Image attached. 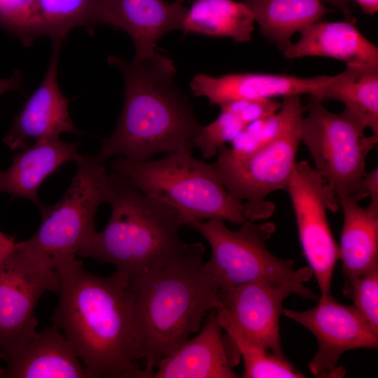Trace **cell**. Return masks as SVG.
<instances>
[{"label": "cell", "mask_w": 378, "mask_h": 378, "mask_svg": "<svg viewBox=\"0 0 378 378\" xmlns=\"http://www.w3.org/2000/svg\"><path fill=\"white\" fill-rule=\"evenodd\" d=\"M57 273L52 325L70 342L88 378H144L132 279L117 271L92 274L78 258Z\"/></svg>", "instance_id": "cell-1"}, {"label": "cell", "mask_w": 378, "mask_h": 378, "mask_svg": "<svg viewBox=\"0 0 378 378\" xmlns=\"http://www.w3.org/2000/svg\"><path fill=\"white\" fill-rule=\"evenodd\" d=\"M204 246L186 243L132 279L134 323L144 378L198 332L215 309L219 286L203 268Z\"/></svg>", "instance_id": "cell-2"}, {"label": "cell", "mask_w": 378, "mask_h": 378, "mask_svg": "<svg viewBox=\"0 0 378 378\" xmlns=\"http://www.w3.org/2000/svg\"><path fill=\"white\" fill-rule=\"evenodd\" d=\"M107 62L123 75L125 103L114 132L96 155L105 162L113 156L141 162L160 153L192 152V139L202 125L175 82L174 62L157 52L141 62L118 55Z\"/></svg>", "instance_id": "cell-3"}, {"label": "cell", "mask_w": 378, "mask_h": 378, "mask_svg": "<svg viewBox=\"0 0 378 378\" xmlns=\"http://www.w3.org/2000/svg\"><path fill=\"white\" fill-rule=\"evenodd\" d=\"M110 174V218L78 255L112 264L115 271L134 279L181 248L185 242L179 230L186 223L174 207L144 194L115 172Z\"/></svg>", "instance_id": "cell-4"}, {"label": "cell", "mask_w": 378, "mask_h": 378, "mask_svg": "<svg viewBox=\"0 0 378 378\" xmlns=\"http://www.w3.org/2000/svg\"><path fill=\"white\" fill-rule=\"evenodd\" d=\"M110 165L128 183L176 209L187 226L195 220L214 219L239 225L246 220L242 203L226 190L211 164L195 158L192 152L141 162L118 157Z\"/></svg>", "instance_id": "cell-5"}, {"label": "cell", "mask_w": 378, "mask_h": 378, "mask_svg": "<svg viewBox=\"0 0 378 378\" xmlns=\"http://www.w3.org/2000/svg\"><path fill=\"white\" fill-rule=\"evenodd\" d=\"M62 198L40 211L41 222L36 232L18 244L55 272L77 258L95 230L94 217L108 202L112 179L105 162L97 155H83Z\"/></svg>", "instance_id": "cell-6"}, {"label": "cell", "mask_w": 378, "mask_h": 378, "mask_svg": "<svg viewBox=\"0 0 378 378\" xmlns=\"http://www.w3.org/2000/svg\"><path fill=\"white\" fill-rule=\"evenodd\" d=\"M304 108L300 138L314 160V168L338 202L346 197L363 200L360 184L367 172L366 158L378 136L365 135L364 123L346 108L333 113L309 97Z\"/></svg>", "instance_id": "cell-7"}, {"label": "cell", "mask_w": 378, "mask_h": 378, "mask_svg": "<svg viewBox=\"0 0 378 378\" xmlns=\"http://www.w3.org/2000/svg\"><path fill=\"white\" fill-rule=\"evenodd\" d=\"M304 113L297 114L276 138L253 150L239 152L225 144L218 148L212 168L229 193L242 203L246 220H265L274 213L275 204L267 197L287 188L297 162Z\"/></svg>", "instance_id": "cell-8"}, {"label": "cell", "mask_w": 378, "mask_h": 378, "mask_svg": "<svg viewBox=\"0 0 378 378\" xmlns=\"http://www.w3.org/2000/svg\"><path fill=\"white\" fill-rule=\"evenodd\" d=\"M208 242L211 253L204 270L215 279L219 290L251 283L279 284L296 272L292 260L280 258L267 248L275 232L272 222L245 220L232 230L220 220H195L188 225Z\"/></svg>", "instance_id": "cell-9"}, {"label": "cell", "mask_w": 378, "mask_h": 378, "mask_svg": "<svg viewBox=\"0 0 378 378\" xmlns=\"http://www.w3.org/2000/svg\"><path fill=\"white\" fill-rule=\"evenodd\" d=\"M312 276V269L306 266L279 284L251 283L219 290L215 311L220 326L284 356L279 330L283 302L292 294L317 301L318 297L304 284Z\"/></svg>", "instance_id": "cell-10"}, {"label": "cell", "mask_w": 378, "mask_h": 378, "mask_svg": "<svg viewBox=\"0 0 378 378\" xmlns=\"http://www.w3.org/2000/svg\"><path fill=\"white\" fill-rule=\"evenodd\" d=\"M57 272L17 242L0 263V358H13L36 333L37 303L48 291L57 293Z\"/></svg>", "instance_id": "cell-11"}, {"label": "cell", "mask_w": 378, "mask_h": 378, "mask_svg": "<svg viewBox=\"0 0 378 378\" xmlns=\"http://www.w3.org/2000/svg\"><path fill=\"white\" fill-rule=\"evenodd\" d=\"M286 190L303 253L317 281L320 298H326L331 294L333 272L339 260L338 245L327 212L337 211L339 202L322 176L306 160L296 162Z\"/></svg>", "instance_id": "cell-12"}, {"label": "cell", "mask_w": 378, "mask_h": 378, "mask_svg": "<svg viewBox=\"0 0 378 378\" xmlns=\"http://www.w3.org/2000/svg\"><path fill=\"white\" fill-rule=\"evenodd\" d=\"M317 304L304 311L284 308L281 314L300 323L316 338L318 350L309 363L316 377L331 375L338 370L343 353L356 349H376L378 334L354 306L344 305L330 295L320 298Z\"/></svg>", "instance_id": "cell-13"}, {"label": "cell", "mask_w": 378, "mask_h": 378, "mask_svg": "<svg viewBox=\"0 0 378 378\" xmlns=\"http://www.w3.org/2000/svg\"><path fill=\"white\" fill-rule=\"evenodd\" d=\"M62 40H54L47 72L38 88L29 97L13 124L4 137V144L12 150L20 149L34 141L59 137L63 132L77 135L80 132L74 125L68 99L57 83V68Z\"/></svg>", "instance_id": "cell-14"}, {"label": "cell", "mask_w": 378, "mask_h": 378, "mask_svg": "<svg viewBox=\"0 0 378 378\" xmlns=\"http://www.w3.org/2000/svg\"><path fill=\"white\" fill-rule=\"evenodd\" d=\"M199 333L162 359L152 378H236L232 370L240 356L230 350V338L223 330L215 309L206 316Z\"/></svg>", "instance_id": "cell-15"}, {"label": "cell", "mask_w": 378, "mask_h": 378, "mask_svg": "<svg viewBox=\"0 0 378 378\" xmlns=\"http://www.w3.org/2000/svg\"><path fill=\"white\" fill-rule=\"evenodd\" d=\"M331 76L300 77L265 73H234L220 76L200 74L190 86L196 97H204L220 106L237 100L274 99L276 97L312 96L327 84Z\"/></svg>", "instance_id": "cell-16"}, {"label": "cell", "mask_w": 378, "mask_h": 378, "mask_svg": "<svg viewBox=\"0 0 378 378\" xmlns=\"http://www.w3.org/2000/svg\"><path fill=\"white\" fill-rule=\"evenodd\" d=\"M102 6L104 24L122 29L131 37L136 62L153 57L165 34L181 30L188 10L177 0H102Z\"/></svg>", "instance_id": "cell-17"}, {"label": "cell", "mask_w": 378, "mask_h": 378, "mask_svg": "<svg viewBox=\"0 0 378 378\" xmlns=\"http://www.w3.org/2000/svg\"><path fill=\"white\" fill-rule=\"evenodd\" d=\"M104 24L102 0H27L3 26L24 45L39 36L64 40L74 27Z\"/></svg>", "instance_id": "cell-18"}, {"label": "cell", "mask_w": 378, "mask_h": 378, "mask_svg": "<svg viewBox=\"0 0 378 378\" xmlns=\"http://www.w3.org/2000/svg\"><path fill=\"white\" fill-rule=\"evenodd\" d=\"M78 146V144L64 142L59 137L25 145L13 155L8 169L0 170V194L25 198L42 210L45 204L38 197L40 186L62 164L76 162L81 156Z\"/></svg>", "instance_id": "cell-19"}, {"label": "cell", "mask_w": 378, "mask_h": 378, "mask_svg": "<svg viewBox=\"0 0 378 378\" xmlns=\"http://www.w3.org/2000/svg\"><path fill=\"white\" fill-rule=\"evenodd\" d=\"M287 59L324 57L346 66L378 65V48L356 27L355 20H320L300 32V37L283 52Z\"/></svg>", "instance_id": "cell-20"}, {"label": "cell", "mask_w": 378, "mask_h": 378, "mask_svg": "<svg viewBox=\"0 0 378 378\" xmlns=\"http://www.w3.org/2000/svg\"><path fill=\"white\" fill-rule=\"evenodd\" d=\"M7 363L0 378H88L73 346L53 325L36 332Z\"/></svg>", "instance_id": "cell-21"}, {"label": "cell", "mask_w": 378, "mask_h": 378, "mask_svg": "<svg viewBox=\"0 0 378 378\" xmlns=\"http://www.w3.org/2000/svg\"><path fill=\"white\" fill-rule=\"evenodd\" d=\"M339 204L344 221L338 253L346 296L357 278L378 267V212L360 206L353 197L342 198Z\"/></svg>", "instance_id": "cell-22"}, {"label": "cell", "mask_w": 378, "mask_h": 378, "mask_svg": "<svg viewBox=\"0 0 378 378\" xmlns=\"http://www.w3.org/2000/svg\"><path fill=\"white\" fill-rule=\"evenodd\" d=\"M267 40L285 52L291 38L330 12L321 0H244Z\"/></svg>", "instance_id": "cell-23"}, {"label": "cell", "mask_w": 378, "mask_h": 378, "mask_svg": "<svg viewBox=\"0 0 378 378\" xmlns=\"http://www.w3.org/2000/svg\"><path fill=\"white\" fill-rule=\"evenodd\" d=\"M309 97L321 102H342L378 136V65L346 66Z\"/></svg>", "instance_id": "cell-24"}, {"label": "cell", "mask_w": 378, "mask_h": 378, "mask_svg": "<svg viewBox=\"0 0 378 378\" xmlns=\"http://www.w3.org/2000/svg\"><path fill=\"white\" fill-rule=\"evenodd\" d=\"M254 24L253 16L244 1L195 0L188 8L181 30L247 42L251 38Z\"/></svg>", "instance_id": "cell-25"}, {"label": "cell", "mask_w": 378, "mask_h": 378, "mask_svg": "<svg viewBox=\"0 0 378 378\" xmlns=\"http://www.w3.org/2000/svg\"><path fill=\"white\" fill-rule=\"evenodd\" d=\"M244 362V378H300L304 376L284 356L272 351L244 338L231 330H225Z\"/></svg>", "instance_id": "cell-26"}, {"label": "cell", "mask_w": 378, "mask_h": 378, "mask_svg": "<svg viewBox=\"0 0 378 378\" xmlns=\"http://www.w3.org/2000/svg\"><path fill=\"white\" fill-rule=\"evenodd\" d=\"M218 118L206 126H202L192 138V145L197 148L204 158L216 155L218 148L233 141L248 125L235 111L221 106Z\"/></svg>", "instance_id": "cell-27"}, {"label": "cell", "mask_w": 378, "mask_h": 378, "mask_svg": "<svg viewBox=\"0 0 378 378\" xmlns=\"http://www.w3.org/2000/svg\"><path fill=\"white\" fill-rule=\"evenodd\" d=\"M346 297L378 334V267L357 278Z\"/></svg>", "instance_id": "cell-28"}, {"label": "cell", "mask_w": 378, "mask_h": 378, "mask_svg": "<svg viewBox=\"0 0 378 378\" xmlns=\"http://www.w3.org/2000/svg\"><path fill=\"white\" fill-rule=\"evenodd\" d=\"M361 192L363 197H370L368 204L372 210L378 212V168L366 172L361 181Z\"/></svg>", "instance_id": "cell-29"}, {"label": "cell", "mask_w": 378, "mask_h": 378, "mask_svg": "<svg viewBox=\"0 0 378 378\" xmlns=\"http://www.w3.org/2000/svg\"><path fill=\"white\" fill-rule=\"evenodd\" d=\"M27 0H0V25L8 20Z\"/></svg>", "instance_id": "cell-30"}, {"label": "cell", "mask_w": 378, "mask_h": 378, "mask_svg": "<svg viewBox=\"0 0 378 378\" xmlns=\"http://www.w3.org/2000/svg\"><path fill=\"white\" fill-rule=\"evenodd\" d=\"M21 84L22 76L19 71L9 78L0 79V95L10 90H18Z\"/></svg>", "instance_id": "cell-31"}, {"label": "cell", "mask_w": 378, "mask_h": 378, "mask_svg": "<svg viewBox=\"0 0 378 378\" xmlns=\"http://www.w3.org/2000/svg\"><path fill=\"white\" fill-rule=\"evenodd\" d=\"M16 242L15 237L0 230V263L13 250Z\"/></svg>", "instance_id": "cell-32"}, {"label": "cell", "mask_w": 378, "mask_h": 378, "mask_svg": "<svg viewBox=\"0 0 378 378\" xmlns=\"http://www.w3.org/2000/svg\"><path fill=\"white\" fill-rule=\"evenodd\" d=\"M340 8L342 12L345 20H354L351 16V11L349 7V0H321Z\"/></svg>", "instance_id": "cell-33"}, {"label": "cell", "mask_w": 378, "mask_h": 378, "mask_svg": "<svg viewBox=\"0 0 378 378\" xmlns=\"http://www.w3.org/2000/svg\"><path fill=\"white\" fill-rule=\"evenodd\" d=\"M365 14L373 15L378 10V0H356Z\"/></svg>", "instance_id": "cell-34"}, {"label": "cell", "mask_w": 378, "mask_h": 378, "mask_svg": "<svg viewBox=\"0 0 378 378\" xmlns=\"http://www.w3.org/2000/svg\"><path fill=\"white\" fill-rule=\"evenodd\" d=\"M177 1H178L179 2L183 4V3H184L186 1H187V0H177Z\"/></svg>", "instance_id": "cell-35"}]
</instances>
